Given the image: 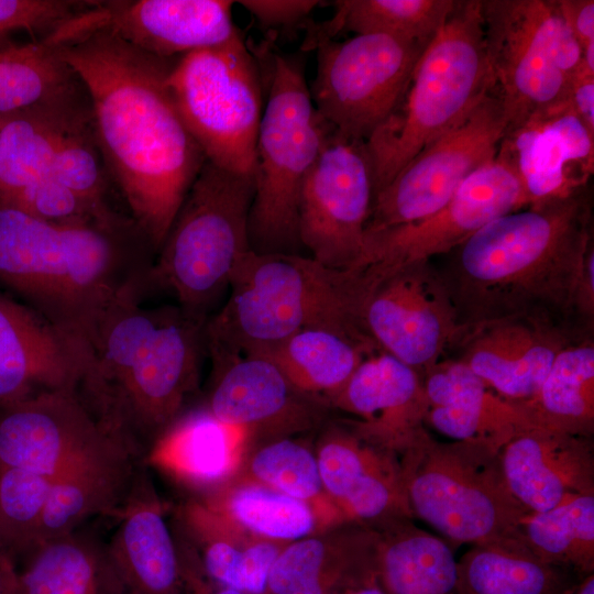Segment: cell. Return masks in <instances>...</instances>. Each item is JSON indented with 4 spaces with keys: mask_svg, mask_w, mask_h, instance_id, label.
Wrapping results in <instances>:
<instances>
[{
    "mask_svg": "<svg viewBox=\"0 0 594 594\" xmlns=\"http://www.w3.org/2000/svg\"><path fill=\"white\" fill-rule=\"evenodd\" d=\"M55 46L87 92L103 165L157 253L207 161L167 85L176 58L151 55L107 30Z\"/></svg>",
    "mask_w": 594,
    "mask_h": 594,
    "instance_id": "6da1fadb",
    "label": "cell"
},
{
    "mask_svg": "<svg viewBox=\"0 0 594 594\" xmlns=\"http://www.w3.org/2000/svg\"><path fill=\"white\" fill-rule=\"evenodd\" d=\"M144 282L107 306L81 349L77 393L103 430L139 459L179 417L198 384L207 320L146 307Z\"/></svg>",
    "mask_w": 594,
    "mask_h": 594,
    "instance_id": "7a4b0ae2",
    "label": "cell"
},
{
    "mask_svg": "<svg viewBox=\"0 0 594 594\" xmlns=\"http://www.w3.org/2000/svg\"><path fill=\"white\" fill-rule=\"evenodd\" d=\"M587 188L504 215L447 254L439 268L461 323L540 314L582 331L578 283L592 242Z\"/></svg>",
    "mask_w": 594,
    "mask_h": 594,
    "instance_id": "3957f363",
    "label": "cell"
},
{
    "mask_svg": "<svg viewBox=\"0 0 594 594\" xmlns=\"http://www.w3.org/2000/svg\"><path fill=\"white\" fill-rule=\"evenodd\" d=\"M148 250L132 219L64 224L0 204V284L80 349L112 299L144 280Z\"/></svg>",
    "mask_w": 594,
    "mask_h": 594,
    "instance_id": "277c9868",
    "label": "cell"
},
{
    "mask_svg": "<svg viewBox=\"0 0 594 594\" xmlns=\"http://www.w3.org/2000/svg\"><path fill=\"white\" fill-rule=\"evenodd\" d=\"M228 287L226 305L205 324L208 350L261 356L315 327L367 337L355 317L349 270H331L298 253L249 250L237 262Z\"/></svg>",
    "mask_w": 594,
    "mask_h": 594,
    "instance_id": "5b68a950",
    "label": "cell"
},
{
    "mask_svg": "<svg viewBox=\"0 0 594 594\" xmlns=\"http://www.w3.org/2000/svg\"><path fill=\"white\" fill-rule=\"evenodd\" d=\"M494 87L481 0H457L415 65L399 101L365 141L374 197Z\"/></svg>",
    "mask_w": 594,
    "mask_h": 594,
    "instance_id": "8992f818",
    "label": "cell"
},
{
    "mask_svg": "<svg viewBox=\"0 0 594 594\" xmlns=\"http://www.w3.org/2000/svg\"><path fill=\"white\" fill-rule=\"evenodd\" d=\"M398 455L414 518L431 526L446 541L520 542L518 527L528 510L509 491L497 450L474 442L440 441L424 426Z\"/></svg>",
    "mask_w": 594,
    "mask_h": 594,
    "instance_id": "52a82bcc",
    "label": "cell"
},
{
    "mask_svg": "<svg viewBox=\"0 0 594 594\" xmlns=\"http://www.w3.org/2000/svg\"><path fill=\"white\" fill-rule=\"evenodd\" d=\"M267 98L255 144L249 241L258 253H296L304 180L331 127L315 108L297 58L270 55Z\"/></svg>",
    "mask_w": 594,
    "mask_h": 594,
    "instance_id": "ba28073f",
    "label": "cell"
},
{
    "mask_svg": "<svg viewBox=\"0 0 594 594\" xmlns=\"http://www.w3.org/2000/svg\"><path fill=\"white\" fill-rule=\"evenodd\" d=\"M253 176L206 161L152 262L145 287L169 290L178 306L206 320L239 258L249 250Z\"/></svg>",
    "mask_w": 594,
    "mask_h": 594,
    "instance_id": "9c48e42d",
    "label": "cell"
},
{
    "mask_svg": "<svg viewBox=\"0 0 594 594\" xmlns=\"http://www.w3.org/2000/svg\"><path fill=\"white\" fill-rule=\"evenodd\" d=\"M481 15L508 132L566 106L583 47L557 0H481Z\"/></svg>",
    "mask_w": 594,
    "mask_h": 594,
    "instance_id": "30bf717a",
    "label": "cell"
},
{
    "mask_svg": "<svg viewBox=\"0 0 594 594\" xmlns=\"http://www.w3.org/2000/svg\"><path fill=\"white\" fill-rule=\"evenodd\" d=\"M263 67L242 34L175 59L167 85L208 162L253 176L264 109Z\"/></svg>",
    "mask_w": 594,
    "mask_h": 594,
    "instance_id": "8fae6325",
    "label": "cell"
},
{
    "mask_svg": "<svg viewBox=\"0 0 594 594\" xmlns=\"http://www.w3.org/2000/svg\"><path fill=\"white\" fill-rule=\"evenodd\" d=\"M351 271L358 322L380 350L422 376L457 346L465 327L431 261Z\"/></svg>",
    "mask_w": 594,
    "mask_h": 594,
    "instance_id": "7c38bea8",
    "label": "cell"
},
{
    "mask_svg": "<svg viewBox=\"0 0 594 594\" xmlns=\"http://www.w3.org/2000/svg\"><path fill=\"white\" fill-rule=\"evenodd\" d=\"M427 46L380 33L317 42L309 88L316 110L341 136L365 142L399 101Z\"/></svg>",
    "mask_w": 594,
    "mask_h": 594,
    "instance_id": "4fadbf2b",
    "label": "cell"
},
{
    "mask_svg": "<svg viewBox=\"0 0 594 594\" xmlns=\"http://www.w3.org/2000/svg\"><path fill=\"white\" fill-rule=\"evenodd\" d=\"M508 127L494 87L375 195L366 232L417 221L439 209L496 157Z\"/></svg>",
    "mask_w": 594,
    "mask_h": 594,
    "instance_id": "5bb4252c",
    "label": "cell"
},
{
    "mask_svg": "<svg viewBox=\"0 0 594 594\" xmlns=\"http://www.w3.org/2000/svg\"><path fill=\"white\" fill-rule=\"evenodd\" d=\"M373 200V169L365 142L341 136L331 128L301 186V246L328 268H356Z\"/></svg>",
    "mask_w": 594,
    "mask_h": 594,
    "instance_id": "9a60e30c",
    "label": "cell"
},
{
    "mask_svg": "<svg viewBox=\"0 0 594 594\" xmlns=\"http://www.w3.org/2000/svg\"><path fill=\"white\" fill-rule=\"evenodd\" d=\"M531 204L517 169L499 148L439 209L409 223L365 232L360 265L396 267L447 255L491 221Z\"/></svg>",
    "mask_w": 594,
    "mask_h": 594,
    "instance_id": "2e32d148",
    "label": "cell"
},
{
    "mask_svg": "<svg viewBox=\"0 0 594 594\" xmlns=\"http://www.w3.org/2000/svg\"><path fill=\"white\" fill-rule=\"evenodd\" d=\"M229 0L95 1L50 34L54 44L107 30L161 58L223 45L241 34Z\"/></svg>",
    "mask_w": 594,
    "mask_h": 594,
    "instance_id": "e0dca14e",
    "label": "cell"
},
{
    "mask_svg": "<svg viewBox=\"0 0 594 594\" xmlns=\"http://www.w3.org/2000/svg\"><path fill=\"white\" fill-rule=\"evenodd\" d=\"M215 384L208 411L254 439L287 438L319 426L330 407L293 385L267 358L208 350Z\"/></svg>",
    "mask_w": 594,
    "mask_h": 594,
    "instance_id": "ac0fdd59",
    "label": "cell"
},
{
    "mask_svg": "<svg viewBox=\"0 0 594 594\" xmlns=\"http://www.w3.org/2000/svg\"><path fill=\"white\" fill-rule=\"evenodd\" d=\"M581 334L540 314L484 320L465 328L457 359L504 398L521 402L535 395L559 352Z\"/></svg>",
    "mask_w": 594,
    "mask_h": 594,
    "instance_id": "d6986e66",
    "label": "cell"
},
{
    "mask_svg": "<svg viewBox=\"0 0 594 594\" xmlns=\"http://www.w3.org/2000/svg\"><path fill=\"white\" fill-rule=\"evenodd\" d=\"M111 440L77 391L0 408V466L53 479Z\"/></svg>",
    "mask_w": 594,
    "mask_h": 594,
    "instance_id": "ffe728a7",
    "label": "cell"
},
{
    "mask_svg": "<svg viewBox=\"0 0 594 594\" xmlns=\"http://www.w3.org/2000/svg\"><path fill=\"white\" fill-rule=\"evenodd\" d=\"M315 454L324 492L348 522L377 527L414 519L396 452L343 421L326 429Z\"/></svg>",
    "mask_w": 594,
    "mask_h": 594,
    "instance_id": "44dd1931",
    "label": "cell"
},
{
    "mask_svg": "<svg viewBox=\"0 0 594 594\" xmlns=\"http://www.w3.org/2000/svg\"><path fill=\"white\" fill-rule=\"evenodd\" d=\"M79 346L26 305L0 294V408L77 391Z\"/></svg>",
    "mask_w": 594,
    "mask_h": 594,
    "instance_id": "7402d4cb",
    "label": "cell"
},
{
    "mask_svg": "<svg viewBox=\"0 0 594 594\" xmlns=\"http://www.w3.org/2000/svg\"><path fill=\"white\" fill-rule=\"evenodd\" d=\"M498 458L509 491L528 512L594 495L590 437L529 425L499 449Z\"/></svg>",
    "mask_w": 594,
    "mask_h": 594,
    "instance_id": "603a6c76",
    "label": "cell"
},
{
    "mask_svg": "<svg viewBox=\"0 0 594 594\" xmlns=\"http://www.w3.org/2000/svg\"><path fill=\"white\" fill-rule=\"evenodd\" d=\"M328 405L353 416L344 422L355 432L397 454L425 426L422 376L383 350L369 354Z\"/></svg>",
    "mask_w": 594,
    "mask_h": 594,
    "instance_id": "cb8c5ba5",
    "label": "cell"
},
{
    "mask_svg": "<svg viewBox=\"0 0 594 594\" xmlns=\"http://www.w3.org/2000/svg\"><path fill=\"white\" fill-rule=\"evenodd\" d=\"M501 150L513 161L531 204L585 188L593 172L594 134L570 103L507 132Z\"/></svg>",
    "mask_w": 594,
    "mask_h": 594,
    "instance_id": "d4e9b609",
    "label": "cell"
},
{
    "mask_svg": "<svg viewBox=\"0 0 594 594\" xmlns=\"http://www.w3.org/2000/svg\"><path fill=\"white\" fill-rule=\"evenodd\" d=\"M140 472L105 553L120 594H185L180 556L161 503Z\"/></svg>",
    "mask_w": 594,
    "mask_h": 594,
    "instance_id": "484cf974",
    "label": "cell"
},
{
    "mask_svg": "<svg viewBox=\"0 0 594 594\" xmlns=\"http://www.w3.org/2000/svg\"><path fill=\"white\" fill-rule=\"evenodd\" d=\"M424 425L454 441L499 449L531 425L514 402L491 388L459 359H441L422 374Z\"/></svg>",
    "mask_w": 594,
    "mask_h": 594,
    "instance_id": "4316f807",
    "label": "cell"
},
{
    "mask_svg": "<svg viewBox=\"0 0 594 594\" xmlns=\"http://www.w3.org/2000/svg\"><path fill=\"white\" fill-rule=\"evenodd\" d=\"M377 532L345 522L284 547L264 594H338L376 573Z\"/></svg>",
    "mask_w": 594,
    "mask_h": 594,
    "instance_id": "83f0119b",
    "label": "cell"
},
{
    "mask_svg": "<svg viewBox=\"0 0 594 594\" xmlns=\"http://www.w3.org/2000/svg\"><path fill=\"white\" fill-rule=\"evenodd\" d=\"M138 460L111 440L54 476L36 547L76 532L96 515L119 514L138 476Z\"/></svg>",
    "mask_w": 594,
    "mask_h": 594,
    "instance_id": "f1b7e54d",
    "label": "cell"
},
{
    "mask_svg": "<svg viewBox=\"0 0 594 594\" xmlns=\"http://www.w3.org/2000/svg\"><path fill=\"white\" fill-rule=\"evenodd\" d=\"M253 439L246 429L224 424L204 408L178 417L152 452L178 477L215 491L239 474Z\"/></svg>",
    "mask_w": 594,
    "mask_h": 594,
    "instance_id": "f546056e",
    "label": "cell"
},
{
    "mask_svg": "<svg viewBox=\"0 0 594 594\" xmlns=\"http://www.w3.org/2000/svg\"><path fill=\"white\" fill-rule=\"evenodd\" d=\"M182 519L198 544L195 554L207 578L244 594H264L272 565L286 543L252 535L202 501L188 503Z\"/></svg>",
    "mask_w": 594,
    "mask_h": 594,
    "instance_id": "4dcf8cb0",
    "label": "cell"
},
{
    "mask_svg": "<svg viewBox=\"0 0 594 594\" xmlns=\"http://www.w3.org/2000/svg\"><path fill=\"white\" fill-rule=\"evenodd\" d=\"M410 518L373 527L376 570L384 594H459L458 560L444 539Z\"/></svg>",
    "mask_w": 594,
    "mask_h": 594,
    "instance_id": "1f68e13d",
    "label": "cell"
},
{
    "mask_svg": "<svg viewBox=\"0 0 594 594\" xmlns=\"http://www.w3.org/2000/svg\"><path fill=\"white\" fill-rule=\"evenodd\" d=\"M377 350L363 334L315 327L294 333L261 356L270 359L298 389L328 404L361 362Z\"/></svg>",
    "mask_w": 594,
    "mask_h": 594,
    "instance_id": "d6a6232c",
    "label": "cell"
},
{
    "mask_svg": "<svg viewBox=\"0 0 594 594\" xmlns=\"http://www.w3.org/2000/svg\"><path fill=\"white\" fill-rule=\"evenodd\" d=\"M90 110V102L34 108L2 116L0 123V204L50 174L67 129Z\"/></svg>",
    "mask_w": 594,
    "mask_h": 594,
    "instance_id": "836d02e7",
    "label": "cell"
},
{
    "mask_svg": "<svg viewBox=\"0 0 594 594\" xmlns=\"http://www.w3.org/2000/svg\"><path fill=\"white\" fill-rule=\"evenodd\" d=\"M516 403L534 426L592 438L594 342L581 334L557 355L535 395Z\"/></svg>",
    "mask_w": 594,
    "mask_h": 594,
    "instance_id": "e575fe53",
    "label": "cell"
},
{
    "mask_svg": "<svg viewBox=\"0 0 594 594\" xmlns=\"http://www.w3.org/2000/svg\"><path fill=\"white\" fill-rule=\"evenodd\" d=\"M8 594H120L105 547L78 534L46 541L15 569Z\"/></svg>",
    "mask_w": 594,
    "mask_h": 594,
    "instance_id": "d590c367",
    "label": "cell"
},
{
    "mask_svg": "<svg viewBox=\"0 0 594 594\" xmlns=\"http://www.w3.org/2000/svg\"><path fill=\"white\" fill-rule=\"evenodd\" d=\"M76 73L44 38H0V116L82 99Z\"/></svg>",
    "mask_w": 594,
    "mask_h": 594,
    "instance_id": "8d00e7d4",
    "label": "cell"
},
{
    "mask_svg": "<svg viewBox=\"0 0 594 594\" xmlns=\"http://www.w3.org/2000/svg\"><path fill=\"white\" fill-rule=\"evenodd\" d=\"M579 580L520 542L471 546L458 560L459 594H572Z\"/></svg>",
    "mask_w": 594,
    "mask_h": 594,
    "instance_id": "74e56055",
    "label": "cell"
},
{
    "mask_svg": "<svg viewBox=\"0 0 594 594\" xmlns=\"http://www.w3.org/2000/svg\"><path fill=\"white\" fill-rule=\"evenodd\" d=\"M202 502L252 535L286 544L333 528L309 504L249 481L234 479Z\"/></svg>",
    "mask_w": 594,
    "mask_h": 594,
    "instance_id": "f35d334b",
    "label": "cell"
},
{
    "mask_svg": "<svg viewBox=\"0 0 594 594\" xmlns=\"http://www.w3.org/2000/svg\"><path fill=\"white\" fill-rule=\"evenodd\" d=\"M457 0H341L336 14L309 30L307 46L333 38L341 31L380 33L429 45L443 26Z\"/></svg>",
    "mask_w": 594,
    "mask_h": 594,
    "instance_id": "ab89813d",
    "label": "cell"
},
{
    "mask_svg": "<svg viewBox=\"0 0 594 594\" xmlns=\"http://www.w3.org/2000/svg\"><path fill=\"white\" fill-rule=\"evenodd\" d=\"M518 535L537 559L580 579L594 573V495L573 497L544 512H528Z\"/></svg>",
    "mask_w": 594,
    "mask_h": 594,
    "instance_id": "60d3db41",
    "label": "cell"
},
{
    "mask_svg": "<svg viewBox=\"0 0 594 594\" xmlns=\"http://www.w3.org/2000/svg\"><path fill=\"white\" fill-rule=\"evenodd\" d=\"M234 479L309 504L330 527L348 522L324 492L315 452L290 437L268 440L249 453Z\"/></svg>",
    "mask_w": 594,
    "mask_h": 594,
    "instance_id": "b9f144b4",
    "label": "cell"
},
{
    "mask_svg": "<svg viewBox=\"0 0 594 594\" xmlns=\"http://www.w3.org/2000/svg\"><path fill=\"white\" fill-rule=\"evenodd\" d=\"M51 483L52 477L0 466V554L14 563L37 546Z\"/></svg>",
    "mask_w": 594,
    "mask_h": 594,
    "instance_id": "7bdbcfd3",
    "label": "cell"
},
{
    "mask_svg": "<svg viewBox=\"0 0 594 594\" xmlns=\"http://www.w3.org/2000/svg\"><path fill=\"white\" fill-rule=\"evenodd\" d=\"M91 121V109L63 135L53 157L50 175L64 186L100 207L106 201V178Z\"/></svg>",
    "mask_w": 594,
    "mask_h": 594,
    "instance_id": "ee69618b",
    "label": "cell"
},
{
    "mask_svg": "<svg viewBox=\"0 0 594 594\" xmlns=\"http://www.w3.org/2000/svg\"><path fill=\"white\" fill-rule=\"evenodd\" d=\"M95 1L74 0H0V38L13 31L38 33L42 38Z\"/></svg>",
    "mask_w": 594,
    "mask_h": 594,
    "instance_id": "f6af8a7d",
    "label": "cell"
},
{
    "mask_svg": "<svg viewBox=\"0 0 594 594\" xmlns=\"http://www.w3.org/2000/svg\"><path fill=\"white\" fill-rule=\"evenodd\" d=\"M267 30L289 29L304 22L320 3L314 0H244L238 1Z\"/></svg>",
    "mask_w": 594,
    "mask_h": 594,
    "instance_id": "bcb514c9",
    "label": "cell"
},
{
    "mask_svg": "<svg viewBox=\"0 0 594 594\" xmlns=\"http://www.w3.org/2000/svg\"><path fill=\"white\" fill-rule=\"evenodd\" d=\"M569 103L586 129L594 134V73L584 66L571 79Z\"/></svg>",
    "mask_w": 594,
    "mask_h": 594,
    "instance_id": "7dc6e473",
    "label": "cell"
},
{
    "mask_svg": "<svg viewBox=\"0 0 594 594\" xmlns=\"http://www.w3.org/2000/svg\"><path fill=\"white\" fill-rule=\"evenodd\" d=\"M557 2L582 47L594 42V1L557 0Z\"/></svg>",
    "mask_w": 594,
    "mask_h": 594,
    "instance_id": "c3c4849f",
    "label": "cell"
},
{
    "mask_svg": "<svg viewBox=\"0 0 594 594\" xmlns=\"http://www.w3.org/2000/svg\"><path fill=\"white\" fill-rule=\"evenodd\" d=\"M185 594H244L205 575L195 553L179 551Z\"/></svg>",
    "mask_w": 594,
    "mask_h": 594,
    "instance_id": "681fc988",
    "label": "cell"
},
{
    "mask_svg": "<svg viewBox=\"0 0 594 594\" xmlns=\"http://www.w3.org/2000/svg\"><path fill=\"white\" fill-rule=\"evenodd\" d=\"M15 563L6 556L0 554V594H8L13 579Z\"/></svg>",
    "mask_w": 594,
    "mask_h": 594,
    "instance_id": "f907efd6",
    "label": "cell"
},
{
    "mask_svg": "<svg viewBox=\"0 0 594 594\" xmlns=\"http://www.w3.org/2000/svg\"><path fill=\"white\" fill-rule=\"evenodd\" d=\"M572 594H594V573L580 579Z\"/></svg>",
    "mask_w": 594,
    "mask_h": 594,
    "instance_id": "816d5d0a",
    "label": "cell"
},
{
    "mask_svg": "<svg viewBox=\"0 0 594 594\" xmlns=\"http://www.w3.org/2000/svg\"><path fill=\"white\" fill-rule=\"evenodd\" d=\"M1 118H2V116H0V123H1Z\"/></svg>",
    "mask_w": 594,
    "mask_h": 594,
    "instance_id": "f5cc1de1",
    "label": "cell"
}]
</instances>
